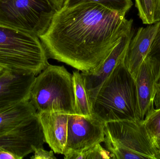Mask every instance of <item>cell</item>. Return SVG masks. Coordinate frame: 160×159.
I'll return each instance as SVG.
<instances>
[{
  "label": "cell",
  "instance_id": "cell-8",
  "mask_svg": "<svg viewBox=\"0 0 160 159\" xmlns=\"http://www.w3.org/2000/svg\"><path fill=\"white\" fill-rule=\"evenodd\" d=\"M105 124L93 114L88 116L69 115L64 156L81 153L104 142Z\"/></svg>",
  "mask_w": 160,
  "mask_h": 159
},
{
  "label": "cell",
  "instance_id": "cell-22",
  "mask_svg": "<svg viewBox=\"0 0 160 159\" xmlns=\"http://www.w3.org/2000/svg\"><path fill=\"white\" fill-rule=\"evenodd\" d=\"M154 107L156 109L160 108V80L156 85V94L154 101Z\"/></svg>",
  "mask_w": 160,
  "mask_h": 159
},
{
  "label": "cell",
  "instance_id": "cell-21",
  "mask_svg": "<svg viewBox=\"0 0 160 159\" xmlns=\"http://www.w3.org/2000/svg\"><path fill=\"white\" fill-rule=\"evenodd\" d=\"M33 156L31 157L32 159H56L54 152L52 150L48 151L45 150L43 147L37 148L35 150Z\"/></svg>",
  "mask_w": 160,
  "mask_h": 159
},
{
  "label": "cell",
  "instance_id": "cell-9",
  "mask_svg": "<svg viewBox=\"0 0 160 159\" xmlns=\"http://www.w3.org/2000/svg\"><path fill=\"white\" fill-rule=\"evenodd\" d=\"M133 35V31L132 30L120 39L107 58L98 66L92 71L81 73L91 106V103L101 86L112 73L119 62L124 58Z\"/></svg>",
  "mask_w": 160,
  "mask_h": 159
},
{
  "label": "cell",
  "instance_id": "cell-7",
  "mask_svg": "<svg viewBox=\"0 0 160 159\" xmlns=\"http://www.w3.org/2000/svg\"><path fill=\"white\" fill-rule=\"evenodd\" d=\"M46 143L41 122L37 113L25 119L12 130L0 136V147L22 159Z\"/></svg>",
  "mask_w": 160,
  "mask_h": 159
},
{
  "label": "cell",
  "instance_id": "cell-17",
  "mask_svg": "<svg viewBox=\"0 0 160 159\" xmlns=\"http://www.w3.org/2000/svg\"><path fill=\"white\" fill-rule=\"evenodd\" d=\"M86 2L97 3L113 11L125 15L133 5L131 0H66L63 7H70Z\"/></svg>",
  "mask_w": 160,
  "mask_h": 159
},
{
  "label": "cell",
  "instance_id": "cell-14",
  "mask_svg": "<svg viewBox=\"0 0 160 159\" xmlns=\"http://www.w3.org/2000/svg\"><path fill=\"white\" fill-rule=\"evenodd\" d=\"M37 113L30 101L22 102L0 111V136L9 132Z\"/></svg>",
  "mask_w": 160,
  "mask_h": 159
},
{
  "label": "cell",
  "instance_id": "cell-24",
  "mask_svg": "<svg viewBox=\"0 0 160 159\" xmlns=\"http://www.w3.org/2000/svg\"><path fill=\"white\" fill-rule=\"evenodd\" d=\"M56 9H59L63 6L66 0H49Z\"/></svg>",
  "mask_w": 160,
  "mask_h": 159
},
{
  "label": "cell",
  "instance_id": "cell-23",
  "mask_svg": "<svg viewBox=\"0 0 160 159\" xmlns=\"http://www.w3.org/2000/svg\"><path fill=\"white\" fill-rule=\"evenodd\" d=\"M0 159H17V158L12 154L6 151L0 147Z\"/></svg>",
  "mask_w": 160,
  "mask_h": 159
},
{
  "label": "cell",
  "instance_id": "cell-10",
  "mask_svg": "<svg viewBox=\"0 0 160 159\" xmlns=\"http://www.w3.org/2000/svg\"><path fill=\"white\" fill-rule=\"evenodd\" d=\"M36 76L5 70L0 76V111L30 101Z\"/></svg>",
  "mask_w": 160,
  "mask_h": 159
},
{
  "label": "cell",
  "instance_id": "cell-18",
  "mask_svg": "<svg viewBox=\"0 0 160 159\" xmlns=\"http://www.w3.org/2000/svg\"><path fill=\"white\" fill-rule=\"evenodd\" d=\"M65 159H112L110 152L103 148L100 143L97 144L79 153L64 155Z\"/></svg>",
  "mask_w": 160,
  "mask_h": 159
},
{
  "label": "cell",
  "instance_id": "cell-13",
  "mask_svg": "<svg viewBox=\"0 0 160 159\" xmlns=\"http://www.w3.org/2000/svg\"><path fill=\"white\" fill-rule=\"evenodd\" d=\"M139 118L143 120L154 107L157 78L151 63L146 58L135 78Z\"/></svg>",
  "mask_w": 160,
  "mask_h": 159
},
{
  "label": "cell",
  "instance_id": "cell-15",
  "mask_svg": "<svg viewBox=\"0 0 160 159\" xmlns=\"http://www.w3.org/2000/svg\"><path fill=\"white\" fill-rule=\"evenodd\" d=\"M72 75L76 103V115L84 116L91 115V105L80 71L77 70L74 71Z\"/></svg>",
  "mask_w": 160,
  "mask_h": 159
},
{
  "label": "cell",
  "instance_id": "cell-25",
  "mask_svg": "<svg viewBox=\"0 0 160 159\" xmlns=\"http://www.w3.org/2000/svg\"><path fill=\"white\" fill-rule=\"evenodd\" d=\"M156 147L157 149V159H160V141H157L156 143Z\"/></svg>",
  "mask_w": 160,
  "mask_h": 159
},
{
  "label": "cell",
  "instance_id": "cell-2",
  "mask_svg": "<svg viewBox=\"0 0 160 159\" xmlns=\"http://www.w3.org/2000/svg\"><path fill=\"white\" fill-rule=\"evenodd\" d=\"M91 111L105 123L140 119L135 79L124 58L101 86L91 103Z\"/></svg>",
  "mask_w": 160,
  "mask_h": 159
},
{
  "label": "cell",
  "instance_id": "cell-5",
  "mask_svg": "<svg viewBox=\"0 0 160 159\" xmlns=\"http://www.w3.org/2000/svg\"><path fill=\"white\" fill-rule=\"evenodd\" d=\"M105 147L113 159H157L156 144L144 120H124L105 123Z\"/></svg>",
  "mask_w": 160,
  "mask_h": 159
},
{
  "label": "cell",
  "instance_id": "cell-3",
  "mask_svg": "<svg viewBox=\"0 0 160 159\" xmlns=\"http://www.w3.org/2000/svg\"><path fill=\"white\" fill-rule=\"evenodd\" d=\"M39 37L0 24V67L38 75L49 63Z\"/></svg>",
  "mask_w": 160,
  "mask_h": 159
},
{
  "label": "cell",
  "instance_id": "cell-1",
  "mask_svg": "<svg viewBox=\"0 0 160 159\" xmlns=\"http://www.w3.org/2000/svg\"><path fill=\"white\" fill-rule=\"evenodd\" d=\"M125 15L92 2L62 7L39 38L48 58L89 72L132 30L133 20Z\"/></svg>",
  "mask_w": 160,
  "mask_h": 159
},
{
  "label": "cell",
  "instance_id": "cell-4",
  "mask_svg": "<svg viewBox=\"0 0 160 159\" xmlns=\"http://www.w3.org/2000/svg\"><path fill=\"white\" fill-rule=\"evenodd\" d=\"M30 101L38 113L76 115L73 75L64 66L49 64L36 77Z\"/></svg>",
  "mask_w": 160,
  "mask_h": 159
},
{
  "label": "cell",
  "instance_id": "cell-19",
  "mask_svg": "<svg viewBox=\"0 0 160 159\" xmlns=\"http://www.w3.org/2000/svg\"><path fill=\"white\" fill-rule=\"evenodd\" d=\"M143 120L148 134L156 144L157 141H160V108H153Z\"/></svg>",
  "mask_w": 160,
  "mask_h": 159
},
{
  "label": "cell",
  "instance_id": "cell-12",
  "mask_svg": "<svg viewBox=\"0 0 160 159\" xmlns=\"http://www.w3.org/2000/svg\"><path fill=\"white\" fill-rule=\"evenodd\" d=\"M46 143L55 154L64 155L67 141L68 114L37 112Z\"/></svg>",
  "mask_w": 160,
  "mask_h": 159
},
{
  "label": "cell",
  "instance_id": "cell-11",
  "mask_svg": "<svg viewBox=\"0 0 160 159\" xmlns=\"http://www.w3.org/2000/svg\"><path fill=\"white\" fill-rule=\"evenodd\" d=\"M160 26V21L146 28H140L131 40L124 57V63L135 79Z\"/></svg>",
  "mask_w": 160,
  "mask_h": 159
},
{
  "label": "cell",
  "instance_id": "cell-6",
  "mask_svg": "<svg viewBox=\"0 0 160 159\" xmlns=\"http://www.w3.org/2000/svg\"><path fill=\"white\" fill-rule=\"evenodd\" d=\"M56 10L49 0H0V24L39 37Z\"/></svg>",
  "mask_w": 160,
  "mask_h": 159
},
{
  "label": "cell",
  "instance_id": "cell-16",
  "mask_svg": "<svg viewBox=\"0 0 160 159\" xmlns=\"http://www.w3.org/2000/svg\"><path fill=\"white\" fill-rule=\"evenodd\" d=\"M135 7L143 24L160 21V0H135Z\"/></svg>",
  "mask_w": 160,
  "mask_h": 159
},
{
  "label": "cell",
  "instance_id": "cell-20",
  "mask_svg": "<svg viewBox=\"0 0 160 159\" xmlns=\"http://www.w3.org/2000/svg\"><path fill=\"white\" fill-rule=\"evenodd\" d=\"M146 58L151 63L158 83L160 80V26L153 39Z\"/></svg>",
  "mask_w": 160,
  "mask_h": 159
},
{
  "label": "cell",
  "instance_id": "cell-26",
  "mask_svg": "<svg viewBox=\"0 0 160 159\" xmlns=\"http://www.w3.org/2000/svg\"><path fill=\"white\" fill-rule=\"evenodd\" d=\"M4 69L3 68H2V67H0V76L2 74L3 72L4 71Z\"/></svg>",
  "mask_w": 160,
  "mask_h": 159
}]
</instances>
